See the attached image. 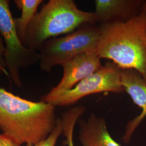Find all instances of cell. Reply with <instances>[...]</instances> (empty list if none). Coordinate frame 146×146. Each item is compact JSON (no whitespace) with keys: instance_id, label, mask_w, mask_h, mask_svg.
<instances>
[{"instance_id":"3957f363","label":"cell","mask_w":146,"mask_h":146,"mask_svg":"<svg viewBox=\"0 0 146 146\" xmlns=\"http://www.w3.org/2000/svg\"><path fill=\"white\" fill-rule=\"evenodd\" d=\"M88 23H97L94 12L78 9L73 0H49L28 27L24 45L38 52L47 40L67 35Z\"/></svg>"},{"instance_id":"4fadbf2b","label":"cell","mask_w":146,"mask_h":146,"mask_svg":"<svg viewBox=\"0 0 146 146\" xmlns=\"http://www.w3.org/2000/svg\"><path fill=\"white\" fill-rule=\"evenodd\" d=\"M62 134V122L61 119L58 118L56 125L51 134L46 140L39 143L38 144L32 146L27 145L26 146H55L58 139Z\"/></svg>"},{"instance_id":"9a60e30c","label":"cell","mask_w":146,"mask_h":146,"mask_svg":"<svg viewBox=\"0 0 146 146\" xmlns=\"http://www.w3.org/2000/svg\"><path fill=\"white\" fill-rule=\"evenodd\" d=\"M0 146H21L10 137L0 134Z\"/></svg>"},{"instance_id":"5b68a950","label":"cell","mask_w":146,"mask_h":146,"mask_svg":"<svg viewBox=\"0 0 146 146\" xmlns=\"http://www.w3.org/2000/svg\"><path fill=\"white\" fill-rule=\"evenodd\" d=\"M124 92L121 82L120 68L113 62H107L73 88L56 92L50 90L42 97L41 101L55 107H64L75 104L90 95L106 92L120 94Z\"/></svg>"},{"instance_id":"5bb4252c","label":"cell","mask_w":146,"mask_h":146,"mask_svg":"<svg viewBox=\"0 0 146 146\" xmlns=\"http://www.w3.org/2000/svg\"><path fill=\"white\" fill-rule=\"evenodd\" d=\"M5 46L3 44L1 38L0 37V74H3L10 80L9 72L5 65Z\"/></svg>"},{"instance_id":"9c48e42d","label":"cell","mask_w":146,"mask_h":146,"mask_svg":"<svg viewBox=\"0 0 146 146\" xmlns=\"http://www.w3.org/2000/svg\"><path fill=\"white\" fill-rule=\"evenodd\" d=\"M120 77L125 92L142 110L140 114L130 121L126 127L122 139L127 143L137 127L146 116V82L141 74L134 69L120 68Z\"/></svg>"},{"instance_id":"52a82bcc","label":"cell","mask_w":146,"mask_h":146,"mask_svg":"<svg viewBox=\"0 0 146 146\" xmlns=\"http://www.w3.org/2000/svg\"><path fill=\"white\" fill-rule=\"evenodd\" d=\"M102 66L96 49L80 54L63 64L62 78L50 90L56 92L73 88L78 82L99 70Z\"/></svg>"},{"instance_id":"8992f818","label":"cell","mask_w":146,"mask_h":146,"mask_svg":"<svg viewBox=\"0 0 146 146\" xmlns=\"http://www.w3.org/2000/svg\"><path fill=\"white\" fill-rule=\"evenodd\" d=\"M9 4V1L0 0V34L5 43V60L10 80L20 87L22 86L21 69L31 67L38 62V52L26 47L22 42Z\"/></svg>"},{"instance_id":"6da1fadb","label":"cell","mask_w":146,"mask_h":146,"mask_svg":"<svg viewBox=\"0 0 146 146\" xmlns=\"http://www.w3.org/2000/svg\"><path fill=\"white\" fill-rule=\"evenodd\" d=\"M57 119L52 104L25 99L0 88V129L21 146H34L46 140Z\"/></svg>"},{"instance_id":"ba28073f","label":"cell","mask_w":146,"mask_h":146,"mask_svg":"<svg viewBox=\"0 0 146 146\" xmlns=\"http://www.w3.org/2000/svg\"><path fill=\"white\" fill-rule=\"evenodd\" d=\"M146 0H95V11L99 25L125 23L139 15Z\"/></svg>"},{"instance_id":"7a4b0ae2","label":"cell","mask_w":146,"mask_h":146,"mask_svg":"<svg viewBox=\"0 0 146 146\" xmlns=\"http://www.w3.org/2000/svg\"><path fill=\"white\" fill-rule=\"evenodd\" d=\"M96 50L101 59L137 71L146 82V2L141 13L125 23L99 25Z\"/></svg>"},{"instance_id":"30bf717a","label":"cell","mask_w":146,"mask_h":146,"mask_svg":"<svg viewBox=\"0 0 146 146\" xmlns=\"http://www.w3.org/2000/svg\"><path fill=\"white\" fill-rule=\"evenodd\" d=\"M78 139L82 146H121L110 135L104 117L92 114L79 119Z\"/></svg>"},{"instance_id":"7c38bea8","label":"cell","mask_w":146,"mask_h":146,"mask_svg":"<svg viewBox=\"0 0 146 146\" xmlns=\"http://www.w3.org/2000/svg\"><path fill=\"white\" fill-rule=\"evenodd\" d=\"M86 108L84 106H75L70 108L62 115V134L66 138L65 145L74 146L73 143V134L74 127L77 121L83 115Z\"/></svg>"},{"instance_id":"8fae6325","label":"cell","mask_w":146,"mask_h":146,"mask_svg":"<svg viewBox=\"0 0 146 146\" xmlns=\"http://www.w3.org/2000/svg\"><path fill=\"white\" fill-rule=\"evenodd\" d=\"M42 0H15L16 7L21 11L20 17L14 19L16 28L22 43L24 44L27 31L37 13L38 7Z\"/></svg>"},{"instance_id":"277c9868","label":"cell","mask_w":146,"mask_h":146,"mask_svg":"<svg viewBox=\"0 0 146 146\" xmlns=\"http://www.w3.org/2000/svg\"><path fill=\"white\" fill-rule=\"evenodd\" d=\"M100 34L99 25L88 23L63 36L47 40L38 52L41 70L50 72L56 66H62L80 54L95 50Z\"/></svg>"}]
</instances>
